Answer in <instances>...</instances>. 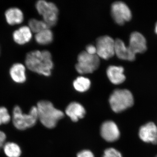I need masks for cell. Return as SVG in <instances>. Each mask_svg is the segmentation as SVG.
<instances>
[{"label":"cell","instance_id":"1","mask_svg":"<svg viewBox=\"0 0 157 157\" xmlns=\"http://www.w3.org/2000/svg\"><path fill=\"white\" fill-rule=\"evenodd\" d=\"M26 67L30 71L49 76L54 65L52 55L47 50H34L27 53L25 59Z\"/></svg>","mask_w":157,"mask_h":157},{"label":"cell","instance_id":"2","mask_svg":"<svg viewBox=\"0 0 157 157\" xmlns=\"http://www.w3.org/2000/svg\"><path fill=\"white\" fill-rule=\"evenodd\" d=\"M38 119L44 126L52 129L56 126L60 120L64 116V113L56 109L49 101H41L37 104Z\"/></svg>","mask_w":157,"mask_h":157},{"label":"cell","instance_id":"3","mask_svg":"<svg viewBox=\"0 0 157 157\" xmlns=\"http://www.w3.org/2000/svg\"><path fill=\"white\" fill-rule=\"evenodd\" d=\"M36 106L31 108L29 113H24L18 106H15L12 111V123L15 128L22 131L33 127L38 120Z\"/></svg>","mask_w":157,"mask_h":157},{"label":"cell","instance_id":"4","mask_svg":"<svg viewBox=\"0 0 157 157\" xmlns=\"http://www.w3.org/2000/svg\"><path fill=\"white\" fill-rule=\"evenodd\" d=\"M109 102L113 111L119 113L133 106L134 97L129 90L116 89L109 96Z\"/></svg>","mask_w":157,"mask_h":157},{"label":"cell","instance_id":"5","mask_svg":"<svg viewBox=\"0 0 157 157\" xmlns=\"http://www.w3.org/2000/svg\"><path fill=\"white\" fill-rule=\"evenodd\" d=\"M100 65V58L97 55L89 54L84 51L78 55L75 68L79 74H88L97 70Z\"/></svg>","mask_w":157,"mask_h":157},{"label":"cell","instance_id":"6","mask_svg":"<svg viewBox=\"0 0 157 157\" xmlns=\"http://www.w3.org/2000/svg\"><path fill=\"white\" fill-rule=\"evenodd\" d=\"M36 7L49 28L56 25L58 19L59 9L54 3L40 0L36 3Z\"/></svg>","mask_w":157,"mask_h":157},{"label":"cell","instance_id":"7","mask_svg":"<svg viewBox=\"0 0 157 157\" xmlns=\"http://www.w3.org/2000/svg\"><path fill=\"white\" fill-rule=\"evenodd\" d=\"M97 55L100 58L107 60L115 55V40L108 36L99 37L96 41Z\"/></svg>","mask_w":157,"mask_h":157},{"label":"cell","instance_id":"8","mask_svg":"<svg viewBox=\"0 0 157 157\" xmlns=\"http://www.w3.org/2000/svg\"><path fill=\"white\" fill-rule=\"evenodd\" d=\"M111 14L113 19L119 25H124L132 19V11L126 4L117 1L113 3L111 6Z\"/></svg>","mask_w":157,"mask_h":157},{"label":"cell","instance_id":"9","mask_svg":"<svg viewBox=\"0 0 157 157\" xmlns=\"http://www.w3.org/2000/svg\"><path fill=\"white\" fill-rule=\"evenodd\" d=\"M100 133L102 138L107 142H114L118 140L120 137V132L118 127L112 121H105L102 124Z\"/></svg>","mask_w":157,"mask_h":157},{"label":"cell","instance_id":"10","mask_svg":"<svg viewBox=\"0 0 157 157\" xmlns=\"http://www.w3.org/2000/svg\"><path fill=\"white\" fill-rule=\"evenodd\" d=\"M128 47L135 55L144 53L147 49L146 39L139 32H133L130 35Z\"/></svg>","mask_w":157,"mask_h":157},{"label":"cell","instance_id":"11","mask_svg":"<svg viewBox=\"0 0 157 157\" xmlns=\"http://www.w3.org/2000/svg\"><path fill=\"white\" fill-rule=\"evenodd\" d=\"M139 136L144 142L157 144V126L152 122L143 125L139 129Z\"/></svg>","mask_w":157,"mask_h":157},{"label":"cell","instance_id":"12","mask_svg":"<svg viewBox=\"0 0 157 157\" xmlns=\"http://www.w3.org/2000/svg\"><path fill=\"white\" fill-rule=\"evenodd\" d=\"M114 52L118 58L123 60L133 61L136 59V55L132 53L128 46L120 39L115 40Z\"/></svg>","mask_w":157,"mask_h":157},{"label":"cell","instance_id":"13","mask_svg":"<svg viewBox=\"0 0 157 157\" xmlns=\"http://www.w3.org/2000/svg\"><path fill=\"white\" fill-rule=\"evenodd\" d=\"M65 112L72 121L77 122L84 117L86 110L80 103L72 102L66 107Z\"/></svg>","mask_w":157,"mask_h":157},{"label":"cell","instance_id":"14","mask_svg":"<svg viewBox=\"0 0 157 157\" xmlns=\"http://www.w3.org/2000/svg\"><path fill=\"white\" fill-rule=\"evenodd\" d=\"M107 75L108 79L113 84L119 85L125 81L124 69L121 66H110L107 69Z\"/></svg>","mask_w":157,"mask_h":157},{"label":"cell","instance_id":"15","mask_svg":"<svg viewBox=\"0 0 157 157\" xmlns=\"http://www.w3.org/2000/svg\"><path fill=\"white\" fill-rule=\"evenodd\" d=\"M12 36L15 43L23 45L30 41L33 37V33L28 26H23L14 31Z\"/></svg>","mask_w":157,"mask_h":157},{"label":"cell","instance_id":"16","mask_svg":"<svg viewBox=\"0 0 157 157\" xmlns=\"http://www.w3.org/2000/svg\"><path fill=\"white\" fill-rule=\"evenodd\" d=\"M12 80L17 83H23L26 80L25 66L21 63H16L11 66L9 71Z\"/></svg>","mask_w":157,"mask_h":157},{"label":"cell","instance_id":"17","mask_svg":"<svg viewBox=\"0 0 157 157\" xmlns=\"http://www.w3.org/2000/svg\"><path fill=\"white\" fill-rule=\"evenodd\" d=\"M5 17L7 23L11 25L20 24L23 21L24 18L21 10L15 7L10 8L6 10Z\"/></svg>","mask_w":157,"mask_h":157},{"label":"cell","instance_id":"18","mask_svg":"<svg viewBox=\"0 0 157 157\" xmlns=\"http://www.w3.org/2000/svg\"><path fill=\"white\" fill-rule=\"evenodd\" d=\"M35 38L39 45H47L53 41V34L50 28L46 29L36 34Z\"/></svg>","mask_w":157,"mask_h":157},{"label":"cell","instance_id":"19","mask_svg":"<svg viewBox=\"0 0 157 157\" xmlns=\"http://www.w3.org/2000/svg\"><path fill=\"white\" fill-rule=\"evenodd\" d=\"M90 80L84 76H80L76 78L73 82V86L76 91L84 93L88 90L90 87Z\"/></svg>","mask_w":157,"mask_h":157},{"label":"cell","instance_id":"20","mask_svg":"<svg viewBox=\"0 0 157 157\" xmlns=\"http://www.w3.org/2000/svg\"><path fill=\"white\" fill-rule=\"evenodd\" d=\"M3 147L4 153L8 157H19L21 154V147L14 142H7Z\"/></svg>","mask_w":157,"mask_h":157},{"label":"cell","instance_id":"21","mask_svg":"<svg viewBox=\"0 0 157 157\" xmlns=\"http://www.w3.org/2000/svg\"><path fill=\"white\" fill-rule=\"evenodd\" d=\"M28 26L32 33L36 34L45 29L49 28L43 20H39L35 18H32L29 21Z\"/></svg>","mask_w":157,"mask_h":157},{"label":"cell","instance_id":"22","mask_svg":"<svg viewBox=\"0 0 157 157\" xmlns=\"http://www.w3.org/2000/svg\"><path fill=\"white\" fill-rule=\"evenodd\" d=\"M11 120L8 109L4 107H0V125L9 123Z\"/></svg>","mask_w":157,"mask_h":157},{"label":"cell","instance_id":"23","mask_svg":"<svg viewBox=\"0 0 157 157\" xmlns=\"http://www.w3.org/2000/svg\"><path fill=\"white\" fill-rule=\"evenodd\" d=\"M102 157H123L121 154L117 150L113 147H109L104 150Z\"/></svg>","mask_w":157,"mask_h":157},{"label":"cell","instance_id":"24","mask_svg":"<svg viewBox=\"0 0 157 157\" xmlns=\"http://www.w3.org/2000/svg\"><path fill=\"white\" fill-rule=\"evenodd\" d=\"M77 157H95V156L89 150H83L78 153Z\"/></svg>","mask_w":157,"mask_h":157},{"label":"cell","instance_id":"25","mask_svg":"<svg viewBox=\"0 0 157 157\" xmlns=\"http://www.w3.org/2000/svg\"><path fill=\"white\" fill-rule=\"evenodd\" d=\"M86 52L90 55H97V48L95 45L90 44L86 48Z\"/></svg>","mask_w":157,"mask_h":157},{"label":"cell","instance_id":"26","mask_svg":"<svg viewBox=\"0 0 157 157\" xmlns=\"http://www.w3.org/2000/svg\"><path fill=\"white\" fill-rule=\"evenodd\" d=\"M6 139V135L5 132L0 130V149L3 147Z\"/></svg>","mask_w":157,"mask_h":157},{"label":"cell","instance_id":"27","mask_svg":"<svg viewBox=\"0 0 157 157\" xmlns=\"http://www.w3.org/2000/svg\"><path fill=\"white\" fill-rule=\"evenodd\" d=\"M155 33L157 35V22L156 23L155 25Z\"/></svg>","mask_w":157,"mask_h":157},{"label":"cell","instance_id":"28","mask_svg":"<svg viewBox=\"0 0 157 157\" xmlns=\"http://www.w3.org/2000/svg\"><path fill=\"white\" fill-rule=\"evenodd\" d=\"M156 157H157V156Z\"/></svg>","mask_w":157,"mask_h":157}]
</instances>
